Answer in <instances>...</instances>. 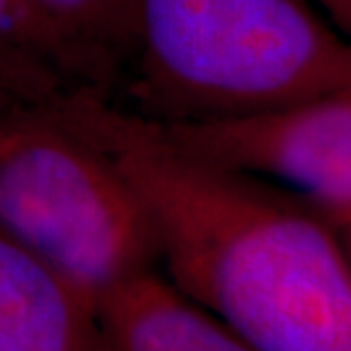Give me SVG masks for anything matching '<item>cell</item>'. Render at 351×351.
Listing matches in <instances>:
<instances>
[{
    "label": "cell",
    "instance_id": "7",
    "mask_svg": "<svg viewBox=\"0 0 351 351\" xmlns=\"http://www.w3.org/2000/svg\"><path fill=\"white\" fill-rule=\"evenodd\" d=\"M93 93L114 100L136 46V0H29Z\"/></svg>",
    "mask_w": 351,
    "mask_h": 351
},
{
    "label": "cell",
    "instance_id": "1",
    "mask_svg": "<svg viewBox=\"0 0 351 351\" xmlns=\"http://www.w3.org/2000/svg\"><path fill=\"white\" fill-rule=\"evenodd\" d=\"M116 163L150 222L156 265L258 351H351V267L297 193L191 156L98 93L48 107Z\"/></svg>",
    "mask_w": 351,
    "mask_h": 351
},
{
    "label": "cell",
    "instance_id": "10",
    "mask_svg": "<svg viewBox=\"0 0 351 351\" xmlns=\"http://www.w3.org/2000/svg\"><path fill=\"white\" fill-rule=\"evenodd\" d=\"M324 215V220L331 225L340 241V247L345 252L347 263L351 267V206H338V208H317Z\"/></svg>",
    "mask_w": 351,
    "mask_h": 351
},
{
    "label": "cell",
    "instance_id": "5",
    "mask_svg": "<svg viewBox=\"0 0 351 351\" xmlns=\"http://www.w3.org/2000/svg\"><path fill=\"white\" fill-rule=\"evenodd\" d=\"M0 351H118L100 311L3 231Z\"/></svg>",
    "mask_w": 351,
    "mask_h": 351
},
{
    "label": "cell",
    "instance_id": "8",
    "mask_svg": "<svg viewBox=\"0 0 351 351\" xmlns=\"http://www.w3.org/2000/svg\"><path fill=\"white\" fill-rule=\"evenodd\" d=\"M80 91L91 88L32 3L0 0V102L55 107Z\"/></svg>",
    "mask_w": 351,
    "mask_h": 351
},
{
    "label": "cell",
    "instance_id": "4",
    "mask_svg": "<svg viewBox=\"0 0 351 351\" xmlns=\"http://www.w3.org/2000/svg\"><path fill=\"white\" fill-rule=\"evenodd\" d=\"M152 125L177 150L270 179L315 208L351 206V86L256 116Z\"/></svg>",
    "mask_w": 351,
    "mask_h": 351
},
{
    "label": "cell",
    "instance_id": "2",
    "mask_svg": "<svg viewBox=\"0 0 351 351\" xmlns=\"http://www.w3.org/2000/svg\"><path fill=\"white\" fill-rule=\"evenodd\" d=\"M351 86V48L311 0H136L123 84L150 123L229 121Z\"/></svg>",
    "mask_w": 351,
    "mask_h": 351
},
{
    "label": "cell",
    "instance_id": "3",
    "mask_svg": "<svg viewBox=\"0 0 351 351\" xmlns=\"http://www.w3.org/2000/svg\"><path fill=\"white\" fill-rule=\"evenodd\" d=\"M0 231L98 311L159 270L147 215L116 163L43 107L0 102Z\"/></svg>",
    "mask_w": 351,
    "mask_h": 351
},
{
    "label": "cell",
    "instance_id": "6",
    "mask_svg": "<svg viewBox=\"0 0 351 351\" xmlns=\"http://www.w3.org/2000/svg\"><path fill=\"white\" fill-rule=\"evenodd\" d=\"M100 317L118 351H258L159 270L116 290L100 306Z\"/></svg>",
    "mask_w": 351,
    "mask_h": 351
},
{
    "label": "cell",
    "instance_id": "9",
    "mask_svg": "<svg viewBox=\"0 0 351 351\" xmlns=\"http://www.w3.org/2000/svg\"><path fill=\"white\" fill-rule=\"evenodd\" d=\"M311 3L351 48V0H311Z\"/></svg>",
    "mask_w": 351,
    "mask_h": 351
}]
</instances>
